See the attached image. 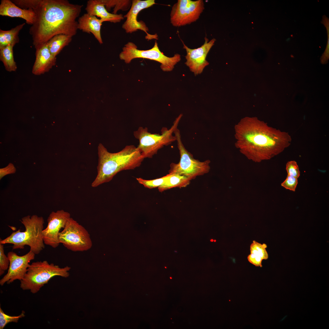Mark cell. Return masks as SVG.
I'll return each mask as SVG.
<instances>
[{
    "mask_svg": "<svg viewBox=\"0 0 329 329\" xmlns=\"http://www.w3.org/2000/svg\"><path fill=\"white\" fill-rule=\"evenodd\" d=\"M98 150L97 173L91 184L93 187L109 182L121 171L139 167L144 159L137 147L133 145L126 146L119 152L111 153L100 143Z\"/></svg>",
    "mask_w": 329,
    "mask_h": 329,
    "instance_id": "obj_3",
    "label": "cell"
},
{
    "mask_svg": "<svg viewBox=\"0 0 329 329\" xmlns=\"http://www.w3.org/2000/svg\"><path fill=\"white\" fill-rule=\"evenodd\" d=\"M107 10L113 8V13L117 14L119 10L125 11L131 7L132 1L129 0H102Z\"/></svg>",
    "mask_w": 329,
    "mask_h": 329,
    "instance_id": "obj_23",
    "label": "cell"
},
{
    "mask_svg": "<svg viewBox=\"0 0 329 329\" xmlns=\"http://www.w3.org/2000/svg\"><path fill=\"white\" fill-rule=\"evenodd\" d=\"M34 47L36 58L32 73L35 75H40L48 72L55 65L56 58L51 53L47 42Z\"/></svg>",
    "mask_w": 329,
    "mask_h": 329,
    "instance_id": "obj_15",
    "label": "cell"
},
{
    "mask_svg": "<svg viewBox=\"0 0 329 329\" xmlns=\"http://www.w3.org/2000/svg\"><path fill=\"white\" fill-rule=\"evenodd\" d=\"M4 245L0 244V275L4 273L5 271L8 269L9 260L4 252Z\"/></svg>",
    "mask_w": 329,
    "mask_h": 329,
    "instance_id": "obj_27",
    "label": "cell"
},
{
    "mask_svg": "<svg viewBox=\"0 0 329 329\" xmlns=\"http://www.w3.org/2000/svg\"><path fill=\"white\" fill-rule=\"evenodd\" d=\"M20 221L24 225L25 230L20 229L13 232L4 239H0V244H11L13 249H23L25 246L30 247V250L38 254L45 248L42 232L44 220L42 217L36 215H28L23 217Z\"/></svg>",
    "mask_w": 329,
    "mask_h": 329,
    "instance_id": "obj_4",
    "label": "cell"
},
{
    "mask_svg": "<svg viewBox=\"0 0 329 329\" xmlns=\"http://www.w3.org/2000/svg\"><path fill=\"white\" fill-rule=\"evenodd\" d=\"M182 115V114L179 115L169 129L163 128L161 134L151 133L148 132L147 127L141 126L133 132L134 137L139 141L137 147L144 158H151L164 146L169 145L176 141V137L173 134L177 128Z\"/></svg>",
    "mask_w": 329,
    "mask_h": 329,
    "instance_id": "obj_6",
    "label": "cell"
},
{
    "mask_svg": "<svg viewBox=\"0 0 329 329\" xmlns=\"http://www.w3.org/2000/svg\"><path fill=\"white\" fill-rule=\"evenodd\" d=\"M235 146L248 158L256 162L271 159L289 146V134L268 126L254 117L242 119L234 126Z\"/></svg>",
    "mask_w": 329,
    "mask_h": 329,
    "instance_id": "obj_1",
    "label": "cell"
},
{
    "mask_svg": "<svg viewBox=\"0 0 329 329\" xmlns=\"http://www.w3.org/2000/svg\"><path fill=\"white\" fill-rule=\"evenodd\" d=\"M167 175V178L164 183L158 187L160 192L174 187H185L191 180L186 176L176 173H169Z\"/></svg>",
    "mask_w": 329,
    "mask_h": 329,
    "instance_id": "obj_19",
    "label": "cell"
},
{
    "mask_svg": "<svg viewBox=\"0 0 329 329\" xmlns=\"http://www.w3.org/2000/svg\"><path fill=\"white\" fill-rule=\"evenodd\" d=\"M0 15L24 19L26 23L32 25L35 22L36 15L32 9H21L10 0H2L0 4Z\"/></svg>",
    "mask_w": 329,
    "mask_h": 329,
    "instance_id": "obj_16",
    "label": "cell"
},
{
    "mask_svg": "<svg viewBox=\"0 0 329 329\" xmlns=\"http://www.w3.org/2000/svg\"><path fill=\"white\" fill-rule=\"evenodd\" d=\"M35 254L31 251L21 256L13 251L8 253L9 265L7 274L0 280V285L10 284L15 280L21 281L27 273L30 262L34 260Z\"/></svg>",
    "mask_w": 329,
    "mask_h": 329,
    "instance_id": "obj_12",
    "label": "cell"
},
{
    "mask_svg": "<svg viewBox=\"0 0 329 329\" xmlns=\"http://www.w3.org/2000/svg\"><path fill=\"white\" fill-rule=\"evenodd\" d=\"M77 22L78 29L92 34L100 44L103 43L101 34L102 22L100 19L87 13L80 17Z\"/></svg>",
    "mask_w": 329,
    "mask_h": 329,
    "instance_id": "obj_18",
    "label": "cell"
},
{
    "mask_svg": "<svg viewBox=\"0 0 329 329\" xmlns=\"http://www.w3.org/2000/svg\"><path fill=\"white\" fill-rule=\"evenodd\" d=\"M72 37L64 34H58L53 37L47 42L51 54L56 57L64 47L71 42Z\"/></svg>",
    "mask_w": 329,
    "mask_h": 329,
    "instance_id": "obj_21",
    "label": "cell"
},
{
    "mask_svg": "<svg viewBox=\"0 0 329 329\" xmlns=\"http://www.w3.org/2000/svg\"><path fill=\"white\" fill-rule=\"evenodd\" d=\"M25 312L22 311L21 313L17 316H11L5 313L0 307V329H3L8 323L11 322L17 323L19 320L25 316Z\"/></svg>",
    "mask_w": 329,
    "mask_h": 329,
    "instance_id": "obj_25",
    "label": "cell"
},
{
    "mask_svg": "<svg viewBox=\"0 0 329 329\" xmlns=\"http://www.w3.org/2000/svg\"><path fill=\"white\" fill-rule=\"evenodd\" d=\"M14 46L9 45L0 48V60L3 63L6 70L9 72L15 71L17 69L13 56Z\"/></svg>",
    "mask_w": 329,
    "mask_h": 329,
    "instance_id": "obj_22",
    "label": "cell"
},
{
    "mask_svg": "<svg viewBox=\"0 0 329 329\" xmlns=\"http://www.w3.org/2000/svg\"><path fill=\"white\" fill-rule=\"evenodd\" d=\"M59 240L67 249L73 252L90 249L92 242L90 234L83 226L70 218L59 234Z\"/></svg>",
    "mask_w": 329,
    "mask_h": 329,
    "instance_id": "obj_9",
    "label": "cell"
},
{
    "mask_svg": "<svg viewBox=\"0 0 329 329\" xmlns=\"http://www.w3.org/2000/svg\"><path fill=\"white\" fill-rule=\"evenodd\" d=\"M267 247L266 244H261L253 240L250 246V253L260 257L263 260H267L268 258V255L266 250Z\"/></svg>",
    "mask_w": 329,
    "mask_h": 329,
    "instance_id": "obj_24",
    "label": "cell"
},
{
    "mask_svg": "<svg viewBox=\"0 0 329 329\" xmlns=\"http://www.w3.org/2000/svg\"><path fill=\"white\" fill-rule=\"evenodd\" d=\"M70 269L68 266L60 267L46 260L33 262L20 281V287L23 290H30L33 294L36 293L52 278L55 276L68 277Z\"/></svg>",
    "mask_w": 329,
    "mask_h": 329,
    "instance_id": "obj_5",
    "label": "cell"
},
{
    "mask_svg": "<svg viewBox=\"0 0 329 329\" xmlns=\"http://www.w3.org/2000/svg\"><path fill=\"white\" fill-rule=\"evenodd\" d=\"M297 184V178L287 175L285 179L281 183V186L286 189L295 191Z\"/></svg>",
    "mask_w": 329,
    "mask_h": 329,
    "instance_id": "obj_29",
    "label": "cell"
},
{
    "mask_svg": "<svg viewBox=\"0 0 329 329\" xmlns=\"http://www.w3.org/2000/svg\"><path fill=\"white\" fill-rule=\"evenodd\" d=\"M119 56L120 58L126 63H129L133 59L138 58L155 61L161 63V69L166 72L172 71L175 65L181 59L180 55L178 54H175L172 57L165 55L159 49L156 41L154 46L147 50L138 49L134 43L129 42L122 48Z\"/></svg>",
    "mask_w": 329,
    "mask_h": 329,
    "instance_id": "obj_8",
    "label": "cell"
},
{
    "mask_svg": "<svg viewBox=\"0 0 329 329\" xmlns=\"http://www.w3.org/2000/svg\"><path fill=\"white\" fill-rule=\"evenodd\" d=\"M167 177V175L156 179L147 180L139 178L136 179L137 180L140 184L143 185L145 187L149 189H152L158 187L163 184Z\"/></svg>",
    "mask_w": 329,
    "mask_h": 329,
    "instance_id": "obj_26",
    "label": "cell"
},
{
    "mask_svg": "<svg viewBox=\"0 0 329 329\" xmlns=\"http://www.w3.org/2000/svg\"><path fill=\"white\" fill-rule=\"evenodd\" d=\"M16 171V169L14 165L9 163L6 167L0 169V179L6 175L15 173Z\"/></svg>",
    "mask_w": 329,
    "mask_h": 329,
    "instance_id": "obj_30",
    "label": "cell"
},
{
    "mask_svg": "<svg viewBox=\"0 0 329 329\" xmlns=\"http://www.w3.org/2000/svg\"><path fill=\"white\" fill-rule=\"evenodd\" d=\"M204 9L202 0H178L172 8L171 23L175 27L190 24L199 18Z\"/></svg>",
    "mask_w": 329,
    "mask_h": 329,
    "instance_id": "obj_10",
    "label": "cell"
},
{
    "mask_svg": "<svg viewBox=\"0 0 329 329\" xmlns=\"http://www.w3.org/2000/svg\"><path fill=\"white\" fill-rule=\"evenodd\" d=\"M290 38H287V39L286 40V41H290Z\"/></svg>",
    "mask_w": 329,
    "mask_h": 329,
    "instance_id": "obj_32",
    "label": "cell"
},
{
    "mask_svg": "<svg viewBox=\"0 0 329 329\" xmlns=\"http://www.w3.org/2000/svg\"><path fill=\"white\" fill-rule=\"evenodd\" d=\"M85 9L88 14L100 18L102 23L107 21L116 23L120 22L124 18L122 14L109 13L106 9L102 0L88 1Z\"/></svg>",
    "mask_w": 329,
    "mask_h": 329,
    "instance_id": "obj_17",
    "label": "cell"
},
{
    "mask_svg": "<svg viewBox=\"0 0 329 329\" xmlns=\"http://www.w3.org/2000/svg\"><path fill=\"white\" fill-rule=\"evenodd\" d=\"M25 24L22 23L7 30L0 29V48L9 45L14 46L19 43V32Z\"/></svg>",
    "mask_w": 329,
    "mask_h": 329,
    "instance_id": "obj_20",
    "label": "cell"
},
{
    "mask_svg": "<svg viewBox=\"0 0 329 329\" xmlns=\"http://www.w3.org/2000/svg\"><path fill=\"white\" fill-rule=\"evenodd\" d=\"M286 169L288 175L298 178L300 175V171L296 161H291L286 164Z\"/></svg>",
    "mask_w": 329,
    "mask_h": 329,
    "instance_id": "obj_28",
    "label": "cell"
},
{
    "mask_svg": "<svg viewBox=\"0 0 329 329\" xmlns=\"http://www.w3.org/2000/svg\"><path fill=\"white\" fill-rule=\"evenodd\" d=\"M155 4L154 0H133L130 9L127 13L123 16L126 20L122 25V28L127 33H132L140 30L146 34L145 37L148 40L153 39H158L156 34H150L147 31L148 27L143 21H138L137 17L139 12L143 9L150 7Z\"/></svg>",
    "mask_w": 329,
    "mask_h": 329,
    "instance_id": "obj_11",
    "label": "cell"
},
{
    "mask_svg": "<svg viewBox=\"0 0 329 329\" xmlns=\"http://www.w3.org/2000/svg\"><path fill=\"white\" fill-rule=\"evenodd\" d=\"M248 261L251 264L256 267H262V259L260 257L253 253L248 255L247 256Z\"/></svg>",
    "mask_w": 329,
    "mask_h": 329,
    "instance_id": "obj_31",
    "label": "cell"
},
{
    "mask_svg": "<svg viewBox=\"0 0 329 329\" xmlns=\"http://www.w3.org/2000/svg\"><path fill=\"white\" fill-rule=\"evenodd\" d=\"M82 7L67 0H37L32 8L36 19L29 29L34 46L46 43L58 34L75 36L78 29L76 19Z\"/></svg>",
    "mask_w": 329,
    "mask_h": 329,
    "instance_id": "obj_2",
    "label": "cell"
},
{
    "mask_svg": "<svg viewBox=\"0 0 329 329\" xmlns=\"http://www.w3.org/2000/svg\"><path fill=\"white\" fill-rule=\"evenodd\" d=\"M204 44L197 48H190L182 43L183 48L186 52L185 56L186 60L185 64L195 75L201 74L204 68L208 65L206 58L215 41L214 38L209 41L206 37L204 38Z\"/></svg>",
    "mask_w": 329,
    "mask_h": 329,
    "instance_id": "obj_14",
    "label": "cell"
},
{
    "mask_svg": "<svg viewBox=\"0 0 329 329\" xmlns=\"http://www.w3.org/2000/svg\"><path fill=\"white\" fill-rule=\"evenodd\" d=\"M180 154V160L177 163L170 165L169 174L176 173L184 175L191 180L198 176L208 173L210 169V161H203L195 159L185 147L181 140L179 130L177 128L174 132Z\"/></svg>",
    "mask_w": 329,
    "mask_h": 329,
    "instance_id": "obj_7",
    "label": "cell"
},
{
    "mask_svg": "<svg viewBox=\"0 0 329 329\" xmlns=\"http://www.w3.org/2000/svg\"><path fill=\"white\" fill-rule=\"evenodd\" d=\"M71 218L70 214L63 210L52 211L47 219L48 225L42 232L45 244L55 248L59 245V234Z\"/></svg>",
    "mask_w": 329,
    "mask_h": 329,
    "instance_id": "obj_13",
    "label": "cell"
}]
</instances>
